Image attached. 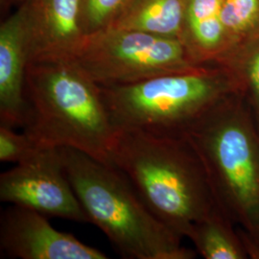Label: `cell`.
<instances>
[{
	"label": "cell",
	"mask_w": 259,
	"mask_h": 259,
	"mask_svg": "<svg viewBox=\"0 0 259 259\" xmlns=\"http://www.w3.org/2000/svg\"><path fill=\"white\" fill-rule=\"evenodd\" d=\"M22 130L39 147L75 149L111 165L116 130L101 87L73 59L29 62Z\"/></svg>",
	"instance_id": "obj_1"
},
{
	"label": "cell",
	"mask_w": 259,
	"mask_h": 259,
	"mask_svg": "<svg viewBox=\"0 0 259 259\" xmlns=\"http://www.w3.org/2000/svg\"><path fill=\"white\" fill-rule=\"evenodd\" d=\"M200 157L216 205L259 259V122L240 93L214 106L186 132Z\"/></svg>",
	"instance_id": "obj_2"
},
{
	"label": "cell",
	"mask_w": 259,
	"mask_h": 259,
	"mask_svg": "<svg viewBox=\"0 0 259 259\" xmlns=\"http://www.w3.org/2000/svg\"><path fill=\"white\" fill-rule=\"evenodd\" d=\"M111 165L154 215L182 237L216 205L204 165L185 137L116 130Z\"/></svg>",
	"instance_id": "obj_3"
},
{
	"label": "cell",
	"mask_w": 259,
	"mask_h": 259,
	"mask_svg": "<svg viewBox=\"0 0 259 259\" xmlns=\"http://www.w3.org/2000/svg\"><path fill=\"white\" fill-rule=\"evenodd\" d=\"M65 173L90 223L124 258L192 259L182 237L144 204L127 178L72 148H61Z\"/></svg>",
	"instance_id": "obj_4"
},
{
	"label": "cell",
	"mask_w": 259,
	"mask_h": 259,
	"mask_svg": "<svg viewBox=\"0 0 259 259\" xmlns=\"http://www.w3.org/2000/svg\"><path fill=\"white\" fill-rule=\"evenodd\" d=\"M101 91L114 129L158 137H185L214 106L239 93L231 72L217 65L101 87Z\"/></svg>",
	"instance_id": "obj_5"
},
{
	"label": "cell",
	"mask_w": 259,
	"mask_h": 259,
	"mask_svg": "<svg viewBox=\"0 0 259 259\" xmlns=\"http://www.w3.org/2000/svg\"><path fill=\"white\" fill-rule=\"evenodd\" d=\"M72 59L101 87L137 83L201 66L178 38L113 27L87 35Z\"/></svg>",
	"instance_id": "obj_6"
},
{
	"label": "cell",
	"mask_w": 259,
	"mask_h": 259,
	"mask_svg": "<svg viewBox=\"0 0 259 259\" xmlns=\"http://www.w3.org/2000/svg\"><path fill=\"white\" fill-rule=\"evenodd\" d=\"M0 200L48 217L90 222L66 176L61 148H41L3 172Z\"/></svg>",
	"instance_id": "obj_7"
},
{
	"label": "cell",
	"mask_w": 259,
	"mask_h": 259,
	"mask_svg": "<svg viewBox=\"0 0 259 259\" xmlns=\"http://www.w3.org/2000/svg\"><path fill=\"white\" fill-rule=\"evenodd\" d=\"M0 249L11 258H107L101 250L57 231L46 215L14 204L0 216Z\"/></svg>",
	"instance_id": "obj_8"
},
{
	"label": "cell",
	"mask_w": 259,
	"mask_h": 259,
	"mask_svg": "<svg viewBox=\"0 0 259 259\" xmlns=\"http://www.w3.org/2000/svg\"><path fill=\"white\" fill-rule=\"evenodd\" d=\"M30 29V62L72 59L85 34L81 0H24Z\"/></svg>",
	"instance_id": "obj_9"
},
{
	"label": "cell",
	"mask_w": 259,
	"mask_h": 259,
	"mask_svg": "<svg viewBox=\"0 0 259 259\" xmlns=\"http://www.w3.org/2000/svg\"><path fill=\"white\" fill-rule=\"evenodd\" d=\"M24 3L0 25V125L23 126L31 39Z\"/></svg>",
	"instance_id": "obj_10"
},
{
	"label": "cell",
	"mask_w": 259,
	"mask_h": 259,
	"mask_svg": "<svg viewBox=\"0 0 259 259\" xmlns=\"http://www.w3.org/2000/svg\"><path fill=\"white\" fill-rule=\"evenodd\" d=\"M223 0H186L182 42L196 65H219L228 53Z\"/></svg>",
	"instance_id": "obj_11"
},
{
	"label": "cell",
	"mask_w": 259,
	"mask_h": 259,
	"mask_svg": "<svg viewBox=\"0 0 259 259\" xmlns=\"http://www.w3.org/2000/svg\"><path fill=\"white\" fill-rule=\"evenodd\" d=\"M185 3L186 0H133L110 27L138 30L182 41Z\"/></svg>",
	"instance_id": "obj_12"
},
{
	"label": "cell",
	"mask_w": 259,
	"mask_h": 259,
	"mask_svg": "<svg viewBox=\"0 0 259 259\" xmlns=\"http://www.w3.org/2000/svg\"><path fill=\"white\" fill-rule=\"evenodd\" d=\"M188 238L205 259H246L250 250L235 224L215 206L195 223Z\"/></svg>",
	"instance_id": "obj_13"
},
{
	"label": "cell",
	"mask_w": 259,
	"mask_h": 259,
	"mask_svg": "<svg viewBox=\"0 0 259 259\" xmlns=\"http://www.w3.org/2000/svg\"><path fill=\"white\" fill-rule=\"evenodd\" d=\"M217 65L231 72L259 122V37L236 48Z\"/></svg>",
	"instance_id": "obj_14"
},
{
	"label": "cell",
	"mask_w": 259,
	"mask_h": 259,
	"mask_svg": "<svg viewBox=\"0 0 259 259\" xmlns=\"http://www.w3.org/2000/svg\"><path fill=\"white\" fill-rule=\"evenodd\" d=\"M222 21L228 44L227 57L259 37V0H223Z\"/></svg>",
	"instance_id": "obj_15"
},
{
	"label": "cell",
	"mask_w": 259,
	"mask_h": 259,
	"mask_svg": "<svg viewBox=\"0 0 259 259\" xmlns=\"http://www.w3.org/2000/svg\"><path fill=\"white\" fill-rule=\"evenodd\" d=\"M132 1L81 0V22L85 36L110 27Z\"/></svg>",
	"instance_id": "obj_16"
},
{
	"label": "cell",
	"mask_w": 259,
	"mask_h": 259,
	"mask_svg": "<svg viewBox=\"0 0 259 259\" xmlns=\"http://www.w3.org/2000/svg\"><path fill=\"white\" fill-rule=\"evenodd\" d=\"M39 147L27 135L16 133L14 128L0 125V161L19 163L33 157Z\"/></svg>",
	"instance_id": "obj_17"
},
{
	"label": "cell",
	"mask_w": 259,
	"mask_h": 259,
	"mask_svg": "<svg viewBox=\"0 0 259 259\" xmlns=\"http://www.w3.org/2000/svg\"><path fill=\"white\" fill-rule=\"evenodd\" d=\"M6 1H7V0H1V3H2V4H3V3H5V2H6Z\"/></svg>",
	"instance_id": "obj_18"
}]
</instances>
